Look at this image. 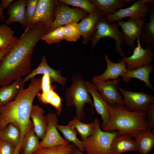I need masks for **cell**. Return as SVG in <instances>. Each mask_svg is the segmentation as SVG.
<instances>
[{"mask_svg":"<svg viewBox=\"0 0 154 154\" xmlns=\"http://www.w3.org/2000/svg\"><path fill=\"white\" fill-rule=\"evenodd\" d=\"M31 80L28 87L22 90L15 99L0 107V130L10 123L15 125L20 130L21 143L25 134L33 127L30 114L34 99L42 89L41 78Z\"/></svg>","mask_w":154,"mask_h":154,"instance_id":"cell-2","label":"cell"},{"mask_svg":"<svg viewBox=\"0 0 154 154\" xmlns=\"http://www.w3.org/2000/svg\"><path fill=\"white\" fill-rule=\"evenodd\" d=\"M104 16L102 12L98 10L94 13L89 14L78 23L80 34L83 37V43H87L90 40L97 23Z\"/></svg>","mask_w":154,"mask_h":154,"instance_id":"cell-19","label":"cell"},{"mask_svg":"<svg viewBox=\"0 0 154 154\" xmlns=\"http://www.w3.org/2000/svg\"><path fill=\"white\" fill-rule=\"evenodd\" d=\"M135 139L137 150L139 154H148L153 149L154 145V133L153 131L147 129L139 132Z\"/></svg>","mask_w":154,"mask_h":154,"instance_id":"cell-25","label":"cell"},{"mask_svg":"<svg viewBox=\"0 0 154 154\" xmlns=\"http://www.w3.org/2000/svg\"><path fill=\"white\" fill-rule=\"evenodd\" d=\"M93 123L92 133L82 141L86 154H113L111 146L112 140L117 134V131H102L98 118H95Z\"/></svg>","mask_w":154,"mask_h":154,"instance_id":"cell-5","label":"cell"},{"mask_svg":"<svg viewBox=\"0 0 154 154\" xmlns=\"http://www.w3.org/2000/svg\"><path fill=\"white\" fill-rule=\"evenodd\" d=\"M106 37L112 38L115 42L114 49L123 58L125 54L121 46L124 42L122 33L120 31L116 21L110 23L104 16L98 20L92 35L91 41L92 51L93 52L98 42L102 38Z\"/></svg>","mask_w":154,"mask_h":154,"instance_id":"cell-6","label":"cell"},{"mask_svg":"<svg viewBox=\"0 0 154 154\" xmlns=\"http://www.w3.org/2000/svg\"><path fill=\"white\" fill-rule=\"evenodd\" d=\"M64 40L69 41H76L80 38L78 23H73L63 26Z\"/></svg>","mask_w":154,"mask_h":154,"instance_id":"cell-33","label":"cell"},{"mask_svg":"<svg viewBox=\"0 0 154 154\" xmlns=\"http://www.w3.org/2000/svg\"><path fill=\"white\" fill-rule=\"evenodd\" d=\"M19 129L12 123L9 124L4 129L0 130V139L7 142L15 147L20 141Z\"/></svg>","mask_w":154,"mask_h":154,"instance_id":"cell-30","label":"cell"},{"mask_svg":"<svg viewBox=\"0 0 154 154\" xmlns=\"http://www.w3.org/2000/svg\"><path fill=\"white\" fill-rule=\"evenodd\" d=\"M72 84L66 90L65 104L68 107L74 106L76 112L74 117L80 121L83 120L86 117L85 105L88 104L92 111L93 102L82 74H74L72 77Z\"/></svg>","mask_w":154,"mask_h":154,"instance_id":"cell-4","label":"cell"},{"mask_svg":"<svg viewBox=\"0 0 154 154\" xmlns=\"http://www.w3.org/2000/svg\"><path fill=\"white\" fill-rule=\"evenodd\" d=\"M149 9V4L144 0H137L130 6L121 8L115 13L106 16L105 18L110 23L121 20L126 17L134 19H145Z\"/></svg>","mask_w":154,"mask_h":154,"instance_id":"cell-11","label":"cell"},{"mask_svg":"<svg viewBox=\"0 0 154 154\" xmlns=\"http://www.w3.org/2000/svg\"><path fill=\"white\" fill-rule=\"evenodd\" d=\"M72 148V144L59 145L39 149L33 154H70Z\"/></svg>","mask_w":154,"mask_h":154,"instance_id":"cell-34","label":"cell"},{"mask_svg":"<svg viewBox=\"0 0 154 154\" xmlns=\"http://www.w3.org/2000/svg\"><path fill=\"white\" fill-rule=\"evenodd\" d=\"M146 21L145 18L134 19L129 18L127 21L122 20L116 21L122 29L124 42L133 50L135 47V41L140 39L143 28Z\"/></svg>","mask_w":154,"mask_h":154,"instance_id":"cell-9","label":"cell"},{"mask_svg":"<svg viewBox=\"0 0 154 154\" xmlns=\"http://www.w3.org/2000/svg\"><path fill=\"white\" fill-rule=\"evenodd\" d=\"M44 111L43 108L38 105H33L30 118L32 120L33 128L37 136L42 139L44 137L47 127V121L44 114Z\"/></svg>","mask_w":154,"mask_h":154,"instance_id":"cell-21","label":"cell"},{"mask_svg":"<svg viewBox=\"0 0 154 154\" xmlns=\"http://www.w3.org/2000/svg\"><path fill=\"white\" fill-rule=\"evenodd\" d=\"M55 8V0H38L35 15L30 24L42 22L48 28L54 18Z\"/></svg>","mask_w":154,"mask_h":154,"instance_id":"cell-14","label":"cell"},{"mask_svg":"<svg viewBox=\"0 0 154 154\" xmlns=\"http://www.w3.org/2000/svg\"><path fill=\"white\" fill-rule=\"evenodd\" d=\"M54 18L47 33L60 27L73 23H78L89 14L80 8H72L59 0H55Z\"/></svg>","mask_w":154,"mask_h":154,"instance_id":"cell-7","label":"cell"},{"mask_svg":"<svg viewBox=\"0 0 154 154\" xmlns=\"http://www.w3.org/2000/svg\"><path fill=\"white\" fill-rule=\"evenodd\" d=\"M56 127L66 140L68 142H72L80 151H85L83 142L78 138L77 132L73 126L68 124L66 125H61L58 124Z\"/></svg>","mask_w":154,"mask_h":154,"instance_id":"cell-29","label":"cell"},{"mask_svg":"<svg viewBox=\"0 0 154 154\" xmlns=\"http://www.w3.org/2000/svg\"><path fill=\"white\" fill-rule=\"evenodd\" d=\"M21 143L20 142L15 147L14 151L13 154H19L21 148Z\"/></svg>","mask_w":154,"mask_h":154,"instance_id":"cell-44","label":"cell"},{"mask_svg":"<svg viewBox=\"0 0 154 154\" xmlns=\"http://www.w3.org/2000/svg\"><path fill=\"white\" fill-rule=\"evenodd\" d=\"M26 0H13L8 8L7 14L8 18L5 24L8 25L14 22L19 23L23 27H26L25 11Z\"/></svg>","mask_w":154,"mask_h":154,"instance_id":"cell-18","label":"cell"},{"mask_svg":"<svg viewBox=\"0 0 154 154\" xmlns=\"http://www.w3.org/2000/svg\"><path fill=\"white\" fill-rule=\"evenodd\" d=\"M39 74L48 75L50 77L52 81L56 82L62 86L65 85L67 81V78L61 75L60 70L54 69L48 65L44 55L42 56L41 61L38 66L23 79V82L25 83Z\"/></svg>","mask_w":154,"mask_h":154,"instance_id":"cell-16","label":"cell"},{"mask_svg":"<svg viewBox=\"0 0 154 154\" xmlns=\"http://www.w3.org/2000/svg\"><path fill=\"white\" fill-rule=\"evenodd\" d=\"M3 11L1 8L0 2V22H3L5 20V17Z\"/></svg>","mask_w":154,"mask_h":154,"instance_id":"cell-45","label":"cell"},{"mask_svg":"<svg viewBox=\"0 0 154 154\" xmlns=\"http://www.w3.org/2000/svg\"><path fill=\"white\" fill-rule=\"evenodd\" d=\"M149 19L146 21L139 39L141 44L154 48V5L149 4Z\"/></svg>","mask_w":154,"mask_h":154,"instance_id":"cell-26","label":"cell"},{"mask_svg":"<svg viewBox=\"0 0 154 154\" xmlns=\"http://www.w3.org/2000/svg\"><path fill=\"white\" fill-rule=\"evenodd\" d=\"M41 79V90L42 92H47L52 89H55L56 88L57 85H51V83L52 81L48 75H43Z\"/></svg>","mask_w":154,"mask_h":154,"instance_id":"cell-39","label":"cell"},{"mask_svg":"<svg viewBox=\"0 0 154 154\" xmlns=\"http://www.w3.org/2000/svg\"><path fill=\"white\" fill-rule=\"evenodd\" d=\"M66 5H72L82 9L89 14L96 11L98 9L88 0H59Z\"/></svg>","mask_w":154,"mask_h":154,"instance_id":"cell-35","label":"cell"},{"mask_svg":"<svg viewBox=\"0 0 154 154\" xmlns=\"http://www.w3.org/2000/svg\"><path fill=\"white\" fill-rule=\"evenodd\" d=\"M123 96V106L129 110L135 112H146L149 106L154 103V96L143 91H129L117 87Z\"/></svg>","mask_w":154,"mask_h":154,"instance_id":"cell-8","label":"cell"},{"mask_svg":"<svg viewBox=\"0 0 154 154\" xmlns=\"http://www.w3.org/2000/svg\"><path fill=\"white\" fill-rule=\"evenodd\" d=\"M15 148L9 143L0 139V154H13Z\"/></svg>","mask_w":154,"mask_h":154,"instance_id":"cell-40","label":"cell"},{"mask_svg":"<svg viewBox=\"0 0 154 154\" xmlns=\"http://www.w3.org/2000/svg\"><path fill=\"white\" fill-rule=\"evenodd\" d=\"M137 46L133 50L132 54L129 57H124L121 59L127 64V69L130 70L150 64L153 61L154 53L153 48L146 46L143 48L139 39L136 40Z\"/></svg>","mask_w":154,"mask_h":154,"instance_id":"cell-12","label":"cell"},{"mask_svg":"<svg viewBox=\"0 0 154 154\" xmlns=\"http://www.w3.org/2000/svg\"><path fill=\"white\" fill-rule=\"evenodd\" d=\"M13 1V0H1L0 4L3 11H4L6 9L8 8Z\"/></svg>","mask_w":154,"mask_h":154,"instance_id":"cell-41","label":"cell"},{"mask_svg":"<svg viewBox=\"0 0 154 154\" xmlns=\"http://www.w3.org/2000/svg\"><path fill=\"white\" fill-rule=\"evenodd\" d=\"M68 124L73 126L80 135L82 141L90 136L93 131L94 125L92 122L86 123L75 118L68 122Z\"/></svg>","mask_w":154,"mask_h":154,"instance_id":"cell-32","label":"cell"},{"mask_svg":"<svg viewBox=\"0 0 154 154\" xmlns=\"http://www.w3.org/2000/svg\"><path fill=\"white\" fill-rule=\"evenodd\" d=\"M88 90L93 99V106L97 114L100 116L102 121V129H103L109 121L108 104L98 92L95 84L92 82L84 81Z\"/></svg>","mask_w":154,"mask_h":154,"instance_id":"cell-15","label":"cell"},{"mask_svg":"<svg viewBox=\"0 0 154 154\" xmlns=\"http://www.w3.org/2000/svg\"><path fill=\"white\" fill-rule=\"evenodd\" d=\"M14 31L8 25H0V48L7 49L13 46L18 38L14 35Z\"/></svg>","mask_w":154,"mask_h":154,"instance_id":"cell-31","label":"cell"},{"mask_svg":"<svg viewBox=\"0 0 154 154\" xmlns=\"http://www.w3.org/2000/svg\"><path fill=\"white\" fill-rule=\"evenodd\" d=\"M135 141L131 139L129 135H117L112 142L111 150L113 154H122L128 151L137 150Z\"/></svg>","mask_w":154,"mask_h":154,"instance_id":"cell-20","label":"cell"},{"mask_svg":"<svg viewBox=\"0 0 154 154\" xmlns=\"http://www.w3.org/2000/svg\"><path fill=\"white\" fill-rule=\"evenodd\" d=\"M72 145V150L70 154H85L80 151L74 144Z\"/></svg>","mask_w":154,"mask_h":154,"instance_id":"cell-43","label":"cell"},{"mask_svg":"<svg viewBox=\"0 0 154 154\" xmlns=\"http://www.w3.org/2000/svg\"><path fill=\"white\" fill-rule=\"evenodd\" d=\"M146 119L148 129L151 130L154 127V103L149 106L146 112Z\"/></svg>","mask_w":154,"mask_h":154,"instance_id":"cell-38","label":"cell"},{"mask_svg":"<svg viewBox=\"0 0 154 154\" xmlns=\"http://www.w3.org/2000/svg\"><path fill=\"white\" fill-rule=\"evenodd\" d=\"M47 30L42 22L26 27L16 43L0 61V86H8L31 72L34 49Z\"/></svg>","mask_w":154,"mask_h":154,"instance_id":"cell-1","label":"cell"},{"mask_svg":"<svg viewBox=\"0 0 154 154\" xmlns=\"http://www.w3.org/2000/svg\"><path fill=\"white\" fill-rule=\"evenodd\" d=\"M46 117L47 123L46 133L40 142L39 149L68 145L69 142L61 136L57 128L58 119L56 114L49 112L46 114Z\"/></svg>","mask_w":154,"mask_h":154,"instance_id":"cell-10","label":"cell"},{"mask_svg":"<svg viewBox=\"0 0 154 154\" xmlns=\"http://www.w3.org/2000/svg\"><path fill=\"white\" fill-rule=\"evenodd\" d=\"M63 27V26L60 27L46 33L42 36L40 40L44 41L47 44L50 45L64 40Z\"/></svg>","mask_w":154,"mask_h":154,"instance_id":"cell-36","label":"cell"},{"mask_svg":"<svg viewBox=\"0 0 154 154\" xmlns=\"http://www.w3.org/2000/svg\"><path fill=\"white\" fill-rule=\"evenodd\" d=\"M38 0H27L25 11L27 26L30 24L35 15Z\"/></svg>","mask_w":154,"mask_h":154,"instance_id":"cell-37","label":"cell"},{"mask_svg":"<svg viewBox=\"0 0 154 154\" xmlns=\"http://www.w3.org/2000/svg\"><path fill=\"white\" fill-rule=\"evenodd\" d=\"M91 80L102 97L109 105L113 106L118 104L123 106V99L119 93L117 87L120 82L119 79L111 81H100L93 77Z\"/></svg>","mask_w":154,"mask_h":154,"instance_id":"cell-13","label":"cell"},{"mask_svg":"<svg viewBox=\"0 0 154 154\" xmlns=\"http://www.w3.org/2000/svg\"><path fill=\"white\" fill-rule=\"evenodd\" d=\"M12 47L7 49L0 48V61L8 53Z\"/></svg>","mask_w":154,"mask_h":154,"instance_id":"cell-42","label":"cell"},{"mask_svg":"<svg viewBox=\"0 0 154 154\" xmlns=\"http://www.w3.org/2000/svg\"><path fill=\"white\" fill-rule=\"evenodd\" d=\"M104 59L106 62V68L102 74L93 77L96 79L100 81L116 80L120 76H123L127 71V64L121 58L119 60V62L114 63L111 61L108 56L106 54Z\"/></svg>","mask_w":154,"mask_h":154,"instance_id":"cell-17","label":"cell"},{"mask_svg":"<svg viewBox=\"0 0 154 154\" xmlns=\"http://www.w3.org/2000/svg\"><path fill=\"white\" fill-rule=\"evenodd\" d=\"M153 69L152 64L143 66L140 67L132 70H127L122 77L124 81L129 82L132 78L138 79L144 82L146 86L153 91V87L151 85L149 79V75L151 74Z\"/></svg>","mask_w":154,"mask_h":154,"instance_id":"cell-24","label":"cell"},{"mask_svg":"<svg viewBox=\"0 0 154 154\" xmlns=\"http://www.w3.org/2000/svg\"><path fill=\"white\" fill-rule=\"evenodd\" d=\"M109 121L102 129L106 131L116 130L117 135L127 134L134 138L140 131L149 129L146 119V112L130 111L124 106L108 104Z\"/></svg>","mask_w":154,"mask_h":154,"instance_id":"cell-3","label":"cell"},{"mask_svg":"<svg viewBox=\"0 0 154 154\" xmlns=\"http://www.w3.org/2000/svg\"><path fill=\"white\" fill-rule=\"evenodd\" d=\"M39 138L36 135L33 127L25 134L21 143L23 154H33L39 149Z\"/></svg>","mask_w":154,"mask_h":154,"instance_id":"cell-28","label":"cell"},{"mask_svg":"<svg viewBox=\"0 0 154 154\" xmlns=\"http://www.w3.org/2000/svg\"><path fill=\"white\" fill-rule=\"evenodd\" d=\"M52 89L46 92L38 93L37 95L38 101L44 104H49L56 110L57 114L60 115L62 109V99L60 96Z\"/></svg>","mask_w":154,"mask_h":154,"instance_id":"cell-27","label":"cell"},{"mask_svg":"<svg viewBox=\"0 0 154 154\" xmlns=\"http://www.w3.org/2000/svg\"><path fill=\"white\" fill-rule=\"evenodd\" d=\"M98 10L106 16L113 14L121 8L127 7L126 3L133 0H90Z\"/></svg>","mask_w":154,"mask_h":154,"instance_id":"cell-23","label":"cell"},{"mask_svg":"<svg viewBox=\"0 0 154 154\" xmlns=\"http://www.w3.org/2000/svg\"><path fill=\"white\" fill-rule=\"evenodd\" d=\"M25 83L23 79H17L9 85L0 86V107L3 106L13 100L24 88Z\"/></svg>","mask_w":154,"mask_h":154,"instance_id":"cell-22","label":"cell"}]
</instances>
